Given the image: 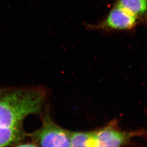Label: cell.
Returning a JSON list of instances; mask_svg holds the SVG:
<instances>
[{"label":"cell","mask_w":147,"mask_h":147,"mask_svg":"<svg viewBox=\"0 0 147 147\" xmlns=\"http://www.w3.org/2000/svg\"><path fill=\"white\" fill-rule=\"evenodd\" d=\"M46 97L38 87L0 88V127H22L27 117L41 112Z\"/></svg>","instance_id":"obj_1"},{"label":"cell","mask_w":147,"mask_h":147,"mask_svg":"<svg viewBox=\"0 0 147 147\" xmlns=\"http://www.w3.org/2000/svg\"><path fill=\"white\" fill-rule=\"evenodd\" d=\"M86 29L104 33L131 32L140 24L131 14L112 4L108 14L96 24H84Z\"/></svg>","instance_id":"obj_2"},{"label":"cell","mask_w":147,"mask_h":147,"mask_svg":"<svg viewBox=\"0 0 147 147\" xmlns=\"http://www.w3.org/2000/svg\"><path fill=\"white\" fill-rule=\"evenodd\" d=\"M146 135L145 129L123 131L116 120L111 121L103 128L92 131L93 147H120L132 143L136 138Z\"/></svg>","instance_id":"obj_3"},{"label":"cell","mask_w":147,"mask_h":147,"mask_svg":"<svg viewBox=\"0 0 147 147\" xmlns=\"http://www.w3.org/2000/svg\"><path fill=\"white\" fill-rule=\"evenodd\" d=\"M27 136L36 147L70 146V131L55 123L46 113L42 118V127Z\"/></svg>","instance_id":"obj_4"},{"label":"cell","mask_w":147,"mask_h":147,"mask_svg":"<svg viewBox=\"0 0 147 147\" xmlns=\"http://www.w3.org/2000/svg\"><path fill=\"white\" fill-rule=\"evenodd\" d=\"M112 4L134 17L140 25L147 27V0H114Z\"/></svg>","instance_id":"obj_5"},{"label":"cell","mask_w":147,"mask_h":147,"mask_svg":"<svg viewBox=\"0 0 147 147\" xmlns=\"http://www.w3.org/2000/svg\"><path fill=\"white\" fill-rule=\"evenodd\" d=\"M27 135L22 127H0V147L17 146Z\"/></svg>","instance_id":"obj_6"},{"label":"cell","mask_w":147,"mask_h":147,"mask_svg":"<svg viewBox=\"0 0 147 147\" xmlns=\"http://www.w3.org/2000/svg\"><path fill=\"white\" fill-rule=\"evenodd\" d=\"M71 147H93L92 131H70Z\"/></svg>","instance_id":"obj_7"}]
</instances>
